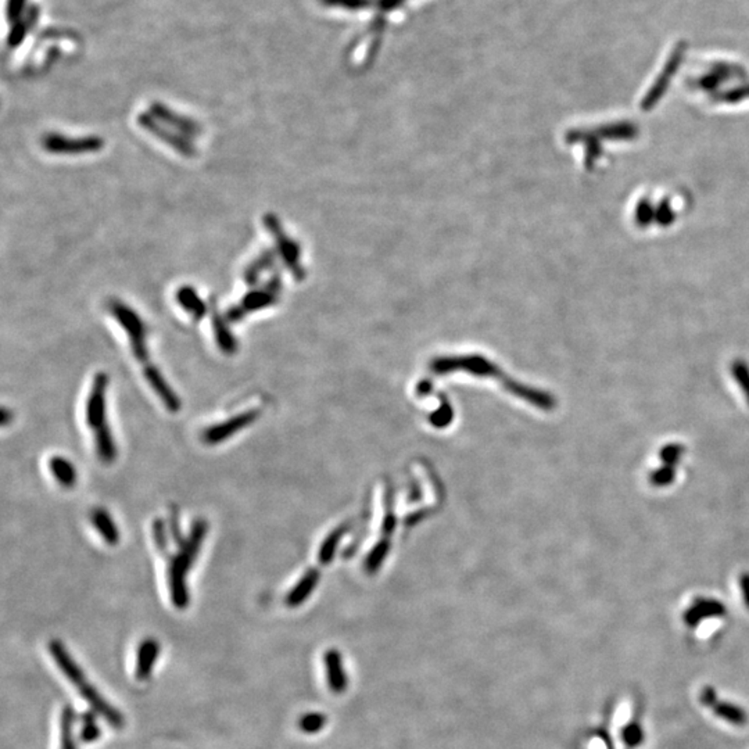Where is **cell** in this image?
I'll list each match as a JSON object with an SVG mask.
<instances>
[{"instance_id": "obj_12", "label": "cell", "mask_w": 749, "mask_h": 749, "mask_svg": "<svg viewBox=\"0 0 749 749\" xmlns=\"http://www.w3.org/2000/svg\"><path fill=\"white\" fill-rule=\"evenodd\" d=\"M143 374L147 383L150 384V387L154 390L157 397L164 404V407L172 414L178 413L181 410V400L177 396V393L172 390V387L168 384V382L164 379L161 372L156 367L147 365L143 370Z\"/></svg>"}, {"instance_id": "obj_27", "label": "cell", "mask_w": 749, "mask_h": 749, "mask_svg": "<svg viewBox=\"0 0 749 749\" xmlns=\"http://www.w3.org/2000/svg\"><path fill=\"white\" fill-rule=\"evenodd\" d=\"M101 734V730L99 729L96 723V717L92 713H87L84 716V724L81 730V738L84 743H94Z\"/></svg>"}, {"instance_id": "obj_16", "label": "cell", "mask_w": 749, "mask_h": 749, "mask_svg": "<svg viewBox=\"0 0 749 749\" xmlns=\"http://www.w3.org/2000/svg\"><path fill=\"white\" fill-rule=\"evenodd\" d=\"M94 446H96L97 457L103 462L106 464L114 462L117 457V446H115L113 433L106 423L94 429Z\"/></svg>"}, {"instance_id": "obj_6", "label": "cell", "mask_w": 749, "mask_h": 749, "mask_svg": "<svg viewBox=\"0 0 749 749\" xmlns=\"http://www.w3.org/2000/svg\"><path fill=\"white\" fill-rule=\"evenodd\" d=\"M138 122L141 128L149 132L151 137L157 138L158 141L165 143L171 149H174L177 153L185 157H194L197 154V150L194 144L187 139V137L172 131L170 127L160 122L156 117H153L150 113L144 114L141 113L138 117Z\"/></svg>"}, {"instance_id": "obj_20", "label": "cell", "mask_w": 749, "mask_h": 749, "mask_svg": "<svg viewBox=\"0 0 749 749\" xmlns=\"http://www.w3.org/2000/svg\"><path fill=\"white\" fill-rule=\"evenodd\" d=\"M213 328H214L215 341L218 347L221 348V351L228 355L234 354L237 350V341L234 339V333L227 325V318L218 314L217 311H214L213 314Z\"/></svg>"}, {"instance_id": "obj_1", "label": "cell", "mask_w": 749, "mask_h": 749, "mask_svg": "<svg viewBox=\"0 0 749 749\" xmlns=\"http://www.w3.org/2000/svg\"><path fill=\"white\" fill-rule=\"evenodd\" d=\"M207 530L208 524L204 519L194 520L189 536L180 547V553L171 557L168 563V588L171 601L177 609H185L190 603L187 586V572L200 553Z\"/></svg>"}, {"instance_id": "obj_24", "label": "cell", "mask_w": 749, "mask_h": 749, "mask_svg": "<svg viewBox=\"0 0 749 749\" xmlns=\"http://www.w3.org/2000/svg\"><path fill=\"white\" fill-rule=\"evenodd\" d=\"M327 724V716L324 713H320V712H311V713H306L300 720H298V727L301 731L307 733V734H315L318 731H321Z\"/></svg>"}, {"instance_id": "obj_25", "label": "cell", "mask_w": 749, "mask_h": 749, "mask_svg": "<svg viewBox=\"0 0 749 749\" xmlns=\"http://www.w3.org/2000/svg\"><path fill=\"white\" fill-rule=\"evenodd\" d=\"M622 740L627 748H636L644 741V731L637 720L627 723L622 731Z\"/></svg>"}, {"instance_id": "obj_3", "label": "cell", "mask_w": 749, "mask_h": 749, "mask_svg": "<svg viewBox=\"0 0 749 749\" xmlns=\"http://www.w3.org/2000/svg\"><path fill=\"white\" fill-rule=\"evenodd\" d=\"M108 308L114 320L125 330L135 358L141 363H147L149 350L146 343V327L138 313L118 300L110 301Z\"/></svg>"}, {"instance_id": "obj_14", "label": "cell", "mask_w": 749, "mask_h": 749, "mask_svg": "<svg viewBox=\"0 0 749 749\" xmlns=\"http://www.w3.org/2000/svg\"><path fill=\"white\" fill-rule=\"evenodd\" d=\"M325 669L329 688L336 694H341L343 691H346L348 686V679L343 667L341 656L336 650H330L325 654Z\"/></svg>"}, {"instance_id": "obj_4", "label": "cell", "mask_w": 749, "mask_h": 749, "mask_svg": "<svg viewBox=\"0 0 749 749\" xmlns=\"http://www.w3.org/2000/svg\"><path fill=\"white\" fill-rule=\"evenodd\" d=\"M281 286V277L279 275H274L264 287L251 290L250 293H247L241 298V301L239 304L231 307L227 311L225 318L229 322H239L246 315H248L250 313L260 311L263 308L271 307L278 300V294H279Z\"/></svg>"}, {"instance_id": "obj_26", "label": "cell", "mask_w": 749, "mask_h": 749, "mask_svg": "<svg viewBox=\"0 0 749 749\" xmlns=\"http://www.w3.org/2000/svg\"><path fill=\"white\" fill-rule=\"evenodd\" d=\"M151 533H153V540H154V544L157 547V551L167 557L168 555V534H167V527H165V522L160 517L154 519L153 520V524H151Z\"/></svg>"}, {"instance_id": "obj_19", "label": "cell", "mask_w": 749, "mask_h": 749, "mask_svg": "<svg viewBox=\"0 0 749 749\" xmlns=\"http://www.w3.org/2000/svg\"><path fill=\"white\" fill-rule=\"evenodd\" d=\"M275 253L272 250H265L263 251L257 258H254L246 268H244V272H243V279L246 281L247 284L250 286H254L257 284L261 275L271 270L275 264Z\"/></svg>"}, {"instance_id": "obj_5", "label": "cell", "mask_w": 749, "mask_h": 749, "mask_svg": "<svg viewBox=\"0 0 749 749\" xmlns=\"http://www.w3.org/2000/svg\"><path fill=\"white\" fill-rule=\"evenodd\" d=\"M42 147L51 154H88L100 151L104 147V141L99 137L71 138L61 134H47L42 138Z\"/></svg>"}, {"instance_id": "obj_7", "label": "cell", "mask_w": 749, "mask_h": 749, "mask_svg": "<svg viewBox=\"0 0 749 749\" xmlns=\"http://www.w3.org/2000/svg\"><path fill=\"white\" fill-rule=\"evenodd\" d=\"M264 225L268 229V232L272 234V237L275 239V243H277V246L279 248L278 251L281 254L282 260L291 270V274L297 279L303 278L304 270H303V267L300 264L298 247L290 237L286 236L284 231H283L281 221L274 214H265L264 215Z\"/></svg>"}, {"instance_id": "obj_23", "label": "cell", "mask_w": 749, "mask_h": 749, "mask_svg": "<svg viewBox=\"0 0 749 749\" xmlns=\"http://www.w3.org/2000/svg\"><path fill=\"white\" fill-rule=\"evenodd\" d=\"M75 713L71 706H65L61 713L60 720V749H75V741L73 737V727H74Z\"/></svg>"}, {"instance_id": "obj_2", "label": "cell", "mask_w": 749, "mask_h": 749, "mask_svg": "<svg viewBox=\"0 0 749 749\" xmlns=\"http://www.w3.org/2000/svg\"><path fill=\"white\" fill-rule=\"evenodd\" d=\"M50 655L54 659L56 665L61 670V673L73 683V686L80 690L81 697L94 707V712H97L108 724H111L114 729H122L124 727V716L113 707L106 700L101 698V696L97 693L94 686L87 680L82 669L75 663V660L67 653L65 647L57 641L53 640L49 644Z\"/></svg>"}, {"instance_id": "obj_28", "label": "cell", "mask_w": 749, "mask_h": 749, "mask_svg": "<svg viewBox=\"0 0 749 749\" xmlns=\"http://www.w3.org/2000/svg\"><path fill=\"white\" fill-rule=\"evenodd\" d=\"M674 477H676V472L673 467L666 465L663 468L657 469L651 474V483L657 487H662V486L670 484L674 480Z\"/></svg>"}, {"instance_id": "obj_18", "label": "cell", "mask_w": 749, "mask_h": 749, "mask_svg": "<svg viewBox=\"0 0 749 749\" xmlns=\"http://www.w3.org/2000/svg\"><path fill=\"white\" fill-rule=\"evenodd\" d=\"M91 520L94 523V529L97 533L103 537V540L110 544L115 546L120 541V531L117 529V524L114 523L110 514L101 508H96L91 514Z\"/></svg>"}, {"instance_id": "obj_22", "label": "cell", "mask_w": 749, "mask_h": 749, "mask_svg": "<svg viewBox=\"0 0 749 749\" xmlns=\"http://www.w3.org/2000/svg\"><path fill=\"white\" fill-rule=\"evenodd\" d=\"M317 573L313 570V572H308L300 581L298 584L289 593V596L286 597V604L289 607H298L300 604H303L308 596L313 593L315 584H317Z\"/></svg>"}, {"instance_id": "obj_10", "label": "cell", "mask_w": 749, "mask_h": 749, "mask_svg": "<svg viewBox=\"0 0 749 749\" xmlns=\"http://www.w3.org/2000/svg\"><path fill=\"white\" fill-rule=\"evenodd\" d=\"M150 114L153 117H156L160 122H163L164 125L170 127L171 130L177 131L178 134H181L184 137L193 138V137H197V135L201 134V128L194 120L187 118V115H182V114L171 110L170 107L164 106L163 103H151Z\"/></svg>"}, {"instance_id": "obj_32", "label": "cell", "mask_w": 749, "mask_h": 749, "mask_svg": "<svg viewBox=\"0 0 749 749\" xmlns=\"http://www.w3.org/2000/svg\"><path fill=\"white\" fill-rule=\"evenodd\" d=\"M740 586L743 590V598L745 601V605L749 609V574H744L740 580Z\"/></svg>"}, {"instance_id": "obj_15", "label": "cell", "mask_w": 749, "mask_h": 749, "mask_svg": "<svg viewBox=\"0 0 749 749\" xmlns=\"http://www.w3.org/2000/svg\"><path fill=\"white\" fill-rule=\"evenodd\" d=\"M160 654V644L154 638H146L143 640L138 650L137 655V667H135V676L138 680H147L151 674V670L154 667V663L157 662V657Z\"/></svg>"}, {"instance_id": "obj_30", "label": "cell", "mask_w": 749, "mask_h": 749, "mask_svg": "<svg viewBox=\"0 0 749 749\" xmlns=\"http://www.w3.org/2000/svg\"><path fill=\"white\" fill-rule=\"evenodd\" d=\"M681 454H683V448L680 446L672 444V446H667V447L663 448V451L660 453V457L666 462V465L672 467V465H674L676 462L680 461Z\"/></svg>"}, {"instance_id": "obj_33", "label": "cell", "mask_w": 749, "mask_h": 749, "mask_svg": "<svg viewBox=\"0 0 749 749\" xmlns=\"http://www.w3.org/2000/svg\"><path fill=\"white\" fill-rule=\"evenodd\" d=\"M8 421H10V414H8L7 408H3V411H1V424L6 426Z\"/></svg>"}, {"instance_id": "obj_29", "label": "cell", "mask_w": 749, "mask_h": 749, "mask_svg": "<svg viewBox=\"0 0 749 749\" xmlns=\"http://www.w3.org/2000/svg\"><path fill=\"white\" fill-rule=\"evenodd\" d=\"M170 533H171V537L174 540V543L181 547L185 541L184 536H182V531H181V524H180V514H178V510L175 507H172L171 510V514H170Z\"/></svg>"}, {"instance_id": "obj_31", "label": "cell", "mask_w": 749, "mask_h": 749, "mask_svg": "<svg viewBox=\"0 0 749 749\" xmlns=\"http://www.w3.org/2000/svg\"><path fill=\"white\" fill-rule=\"evenodd\" d=\"M734 374H736V379L738 380L740 386L743 387V390L745 391V396H747V400L749 403V371L745 368V365L743 364H737L734 367Z\"/></svg>"}, {"instance_id": "obj_17", "label": "cell", "mask_w": 749, "mask_h": 749, "mask_svg": "<svg viewBox=\"0 0 749 749\" xmlns=\"http://www.w3.org/2000/svg\"><path fill=\"white\" fill-rule=\"evenodd\" d=\"M177 303L196 321H200L207 313L206 303L199 297L197 291L190 286H182L177 291Z\"/></svg>"}, {"instance_id": "obj_21", "label": "cell", "mask_w": 749, "mask_h": 749, "mask_svg": "<svg viewBox=\"0 0 749 749\" xmlns=\"http://www.w3.org/2000/svg\"><path fill=\"white\" fill-rule=\"evenodd\" d=\"M49 469L51 472V474L54 476V479L63 486V487H74L75 483H77V470L75 467L70 462V460L64 458V457H60V455H53L50 460H49Z\"/></svg>"}, {"instance_id": "obj_8", "label": "cell", "mask_w": 749, "mask_h": 749, "mask_svg": "<svg viewBox=\"0 0 749 749\" xmlns=\"http://www.w3.org/2000/svg\"><path fill=\"white\" fill-rule=\"evenodd\" d=\"M258 417H260V411L258 410H248V411L240 413V414L234 415V417L227 420V421L220 422V423H215V424L207 427L203 432L201 439H203L204 443H207L210 446L222 443V441L228 440L231 436L236 434L237 432H240L244 427H247L248 424H251L253 422L257 421Z\"/></svg>"}, {"instance_id": "obj_9", "label": "cell", "mask_w": 749, "mask_h": 749, "mask_svg": "<svg viewBox=\"0 0 749 749\" xmlns=\"http://www.w3.org/2000/svg\"><path fill=\"white\" fill-rule=\"evenodd\" d=\"M108 386V376L104 372L96 374L92 389L87 401L85 418L87 423L97 429L106 423V393Z\"/></svg>"}, {"instance_id": "obj_11", "label": "cell", "mask_w": 749, "mask_h": 749, "mask_svg": "<svg viewBox=\"0 0 749 749\" xmlns=\"http://www.w3.org/2000/svg\"><path fill=\"white\" fill-rule=\"evenodd\" d=\"M701 703L703 706L713 710V713L734 726H744L748 723V713L736 703L719 701L716 691L712 687H705L701 691Z\"/></svg>"}, {"instance_id": "obj_13", "label": "cell", "mask_w": 749, "mask_h": 749, "mask_svg": "<svg viewBox=\"0 0 749 749\" xmlns=\"http://www.w3.org/2000/svg\"><path fill=\"white\" fill-rule=\"evenodd\" d=\"M726 613V608L722 603L709 598H697L693 605L684 612V622L690 627H696L707 617H717Z\"/></svg>"}]
</instances>
